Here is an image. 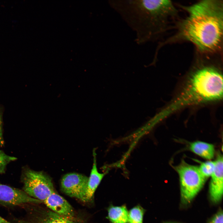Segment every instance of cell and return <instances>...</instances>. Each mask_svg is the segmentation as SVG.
<instances>
[{"label":"cell","mask_w":223,"mask_h":223,"mask_svg":"<svg viewBox=\"0 0 223 223\" xmlns=\"http://www.w3.org/2000/svg\"><path fill=\"white\" fill-rule=\"evenodd\" d=\"M108 3L135 32L139 45L156 38L166 21L177 12L169 0H111Z\"/></svg>","instance_id":"7a4b0ae2"},{"label":"cell","mask_w":223,"mask_h":223,"mask_svg":"<svg viewBox=\"0 0 223 223\" xmlns=\"http://www.w3.org/2000/svg\"><path fill=\"white\" fill-rule=\"evenodd\" d=\"M222 74L211 65L198 67L189 75L180 92L166 107L168 115L183 107L213 103L222 99Z\"/></svg>","instance_id":"3957f363"},{"label":"cell","mask_w":223,"mask_h":223,"mask_svg":"<svg viewBox=\"0 0 223 223\" xmlns=\"http://www.w3.org/2000/svg\"><path fill=\"white\" fill-rule=\"evenodd\" d=\"M94 149L93 151V162L90 176L88 178L86 197V202H92L94 201L95 192L106 173H100L98 170L96 160V153Z\"/></svg>","instance_id":"8fae6325"},{"label":"cell","mask_w":223,"mask_h":223,"mask_svg":"<svg viewBox=\"0 0 223 223\" xmlns=\"http://www.w3.org/2000/svg\"><path fill=\"white\" fill-rule=\"evenodd\" d=\"M146 210L138 204L128 211V223H143Z\"/></svg>","instance_id":"5bb4252c"},{"label":"cell","mask_w":223,"mask_h":223,"mask_svg":"<svg viewBox=\"0 0 223 223\" xmlns=\"http://www.w3.org/2000/svg\"><path fill=\"white\" fill-rule=\"evenodd\" d=\"M0 223H12L2 218L0 216Z\"/></svg>","instance_id":"d6986e66"},{"label":"cell","mask_w":223,"mask_h":223,"mask_svg":"<svg viewBox=\"0 0 223 223\" xmlns=\"http://www.w3.org/2000/svg\"><path fill=\"white\" fill-rule=\"evenodd\" d=\"M175 223V222H168V223Z\"/></svg>","instance_id":"ffe728a7"},{"label":"cell","mask_w":223,"mask_h":223,"mask_svg":"<svg viewBox=\"0 0 223 223\" xmlns=\"http://www.w3.org/2000/svg\"><path fill=\"white\" fill-rule=\"evenodd\" d=\"M190 149L198 155L208 160H211L214 157L215 148L210 143L197 141L190 144Z\"/></svg>","instance_id":"4fadbf2b"},{"label":"cell","mask_w":223,"mask_h":223,"mask_svg":"<svg viewBox=\"0 0 223 223\" xmlns=\"http://www.w3.org/2000/svg\"><path fill=\"white\" fill-rule=\"evenodd\" d=\"M215 167V161H208L201 163L198 168L201 174L206 179L211 177L214 170Z\"/></svg>","instance_id":"9a60e30c"},{"label":"cell","mask_w":223,"mask_h":223,"mask_svg":"<svg viewBox=\"0 0 223 223\" xmlns=\"http://www.w3.org/2000/svg\"><path fill=\"white\" fill-rule=\"evenodd\" d=\"M17 158L7 155L0 150V173H4L7 165L11 161L15 160Z\"/></svg>","instance_id":"2e32d148"},{"label":"cell","mask_w":223,"mask_h":223,"mask_svg":"<svg viewBox=\"0 0 223 223\" xmlns=\"http://www.w3.org/2000/svg\"><path fill=\"white\" fill-rule=\"evenodd\" d=\"M107 212L106 218L109 223H128V211L126 205H114L112 203L107 208Z\"/></svg>","instance_id":"7c38bea8"},{"label":"cell","mask_w":223,"mask_h":223,"mask_svg":"<svg viewBox=\"0 0 223 223\" xmlns=\"http://www.w3.org/2000/svg\"><path fill=\"white\" fill-rule=\"evenodd\" d=\"M43 203L47 208L59 215L72 216L76 215L69 203L56 191L50 195Z\"/></svg>","instance_id":"30bf717a"},{"label":"cell","mask_w":223,"mask_h":223,"mask_svg":"<svg viewBox=\"0 0 223 223\" xmlns=\"http://www.w3.org/2000/svg\"><path fill=\"white\" fill-rule=\"evenodd\" d=\"M223 156L221 154L217 156L215 161L214 170L211 176L209 192L211 201L215 203L221 200L223 192Z\"/></svg>","instance_id":"9c48e42d"},{"label":"cell","mask_w":223,"mask_h":223,"mask_svg":"<svg viewBox=\"0 0 223 223\" xmlns=\"http://www.w3.org/2000/svg\"><path fill=\"white\" fill-rule=\"evenodd\" d=\"M175 169L179 177L181 202L188 204L201 190L206 179L198 167L189 164L184 160Z\"/></svg>","instance_id":"5b68a950"},{"label":"cell","mask_w":223,"mask_h":223,"mask_svg":"<svg viewBox=\"0 0 223 223\" xmlns=\"http://www.w3.org/2000/svg\"><path fill=\"white\" fill-rule=\"evenodd\" d=\"M29 203L42 202L30 197L23 190L0 183V204L15 206Z\"/></svg>","instance_id":"ba28073f"},{"label":"cell","mask_w":223,"mask_h":223,"mask_svg":"<svg viewBox=\"0 0 223 223\" xmlns=\"http://www.w3.org/2000/svg\"><path fill=\"white\" fill-rule=\"evenodd\" d=\"M223 212L220 210L213 216L209 223H223Z\"/></svg>","instance_id":"e0dca14e"},{"label":"cell","mask_w":223,"mask_h":223,"mask_svg":"<svg viewBox=\"0 0 223 223\" xmlns=\"http://www.w3.org/2000/svg\"><path fill=\"white\" fill-rule=\"evenodd\" d=\"M4 144V141L2 135V113L0 108V145L2 146Z\"/></svg>","instance_id":"ac0fdd59"},{"label":"cell","mask_w":223,"mask_h":223,"mask_svg":"<svg viewBox=\"0 0 223 223\" xmlns=\"http://www.w3.org/2000/svg\"><path fill=\"white\" fill-rule=\"evenodd\" d=\"M40 203H29L21 206L24 210L23 216L14 219L12 223H86L80 215L64 216L53 212Z\"/></svg>","instance_id":"277c9868"},{"label":"cell","mask_w":223,"mask_h":223,"mask_svg":"<svg viewBox=\"0 0 223 223\" xmlns=\"http://www.w3.org/2000/svg\"><path fill=\"white\" fill-rule=\"evenodd\" d=\"M23 190L30 197L42 203L55 191L51 179L42 172L28 169L23 176Z\"/></svg>","instance_id":"8992f818"},{"label":"cell","mask_w":223,"mask_h":223,"mask_svg":"<svg viewBox=\"0 0 223 223\" xmlns=\"http://www.w3.org/2000/svg\"><path fill=\"white\" fill-rule=\"evenodd\" d=\"M182 7L188 15L179 25L178 37L192 42L202 52L220 50L223 37L222 2L204 0Z\"/></svg>","instance_id":"6da1fadb"},{"label":"cell","mask_w":223,"mask_h":223,"mask_svg":"<svg viewBox=\"0 0 223 223\" xmlns=\"http://www.w3.org/2000/svg\"><path fill=\"white\" fill-rule=\"evenodd\" d=\"M88 177L75 173H68L62 178L60 182L61 191L65 194L86 202Z\"/></svg>","instance_id":"52a82bcc"}]
</instances>
